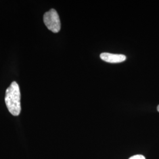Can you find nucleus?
<instances>
[{
	"mask_svg": "<svg viewBox=\"0 0 159 159\" xmlns=\"http://www.w3.org/2000/svg\"><path fill=\"white\" fill-rule=\"evenodd\" d=\"M101 59L107 63H119L125 61L126 56L123 54H114L108 52H103L100 54Z\"/></svg>",
	"mask_w": 159,
	"mask_h": 159,
	"instance_id": "3",
	"label": "nucleus"
},
{
	"mask_svg": "<svg viewBox=\"0 0 159 159\" xmlns=\"http://www.w3.org/2000/svg\"><path fill=\"white\" fill-rule=\"evenodd\" d=\"M157 111L159 112V105L157 106Z\"/></svg>",
	"mask_w": 159,
	"mask_h": 159,
	"instance_id": "5",
	"label": "nucleus"
},
{
	"mask_svg": "<svg viewBox=\"0 0 159 159\" xmlns=\"http://www.w3.org/2000/svg\"><path fill=\"white\" fill-rule=\"evenodd\" d=\"M5 102L10 113L14 116L20 115L21 107V93L19 85L13 81L7 89Z\"/></svg>",
	"mask_w": 159,
	"mask_h": 159,
	"instance_id": "1",
	"label": "nucleus"
},
{
	"mask_svg": "<svg viewBox=\"0 0 159 159\" xmlns=\"http://www.w3.org/2000/svg\"><path fill=\"white\" fill-rule=\"evenodd\" d=\"M129 159H146L145 157L142 154H137L131 157Z\"/></svg>",
	"mask_w": 159,
	"mask_h": 159,
	"instance_id": "4",
	"label": "nucleus"
},
{
	"mask_svg": "<svg viewBox=\"0 0 159 159\" xmlns=\"http://www.w3.org/2000/svg\"><path fill=\"white\" fill-rule=\"evenodd\" d=\"M44 22L46 27L52 32L57 33L61 29V23L59 16L54 9H51L44 15Z\"/></svg>",
	"mask_w": 159,
	"mask_h": 159,
	"instance_id": "2",
	"label": "nucleus"
}]
</instances>
